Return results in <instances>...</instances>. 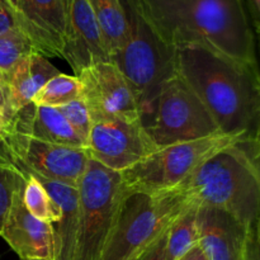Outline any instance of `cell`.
I'll use <instances>...</instances> for the list:
<instances>
[{"instance_id":"7a4b0ae2","label":"cell","mask_w":260,"mask_h":260,"mask_svg":"<svg viewBox=\"0 0 260 260\" xmlns=\"http://www.w3.org/2000/svg\"><path fill=\"white\" fill-rule=\"evenodd\" d=\"M177 74L207 108L220 132L246 144L260 127V69L202 47L175 50Z\"/></svg>"},{"instance_id":"4fadbf2b","label":"cell","mask_w":260,"mask_h":260,"mask_svg":"<svg viewBox=\"0 0 260 260\" xmlns=\"http://www.w3.org/2000/svg\"><path fill=\"white\" fill-rule=\"evenodd\" d=\"M198 245L208 260H245L253 231L222 210L198 207Z\"/></svg>"},{"instance_id":"d6a6232c","label":"cell","mask_w":260,"mask_h":260,"mask_svg":"<svg viewBox=\"0 0 260 260\" xmlns=\"http://www.w3.org/2000/svg\"><path fill=\"white\" fill-rule=\"evenodd\" d=\"M255 40H256V47H258V55H256V57H258V65L260 69V32L255 33Z\"/></svg>"},{"instance_id":"8992f818","label":"cell","mask_w":260,"mask_h":260,"mask_svg":"<svg viewBox=\"0 0 260 260\" xmlns=\"http://www.w3.org/2000/svg\"><path fill=\"white\" fill-rule=\"evenodd\" d=\"M234 137L216 134L205 139L160 147L121 173L124 193L161 194L189 179L196 170L222 150L238 145Z\"/></svg>"},{"instance_id":"3957f363","label":"cell","mask_w":260,"mask_h":260,"mask_svg":"<svg viewBox=\"0 0 260 260\" xmlns=\"http://www.w3.org/2000/svg\"><path fill=\"white\" fill-rule=\"evenodd\" d=\"M196 207L222 210L254 230L260 217V179L239 145L228 147L170 190Z\"/></svg>"},{"instance_id":"cb8c5ba5","label":"cell","mask_w":260,"mask_h":260,"mask_svg":"<svg viewBox=\"0 0 260 260\" xmlns=\"http://www.w3.org/2000/svg\"><path fill=\"white\" fill-rule=\"evenodd\" d=\"M23 180L24 177L17 168L0 160V233L12 207L15 190Z\"/></svg>"},{"instance_id":"f546056e","label":"cell","mask_w":260,"mask_h":260,"mask_svg":"<svg viewBox=\"0 0 260 260\" xmlns=\"http://www.w3.org/2000/svg\"><path fill=\"white\" fill-rule=\"evenodd\" d=\"M244 3L253 22L254 30L255 33L260 32V0H244Z\"/></svg>"},{"instance_id":"603a6c76","label":"cell","mask_w":260,"mask_h":260,"mask_svg":"<svg viewBox=\"0 0 260 260\" xmlns=\"http://www.w3.org/2000/svg\"><path fill=\"white\" fill-rule=\"evenodd\" d=\"M37 52L32 41L20 28L0 35V73L7 81L8 75L24 57Z\"/></svg>"},{"instance_id":"8fae6325","label":"cell","mask_w":260,"mask_h":260,"mask_svg":"<svg viewBox=\"0 0 260 260\" xmlns=\"http://www.w3.org/2000/svg\"><path fill=\"white\" fill-rule=\"evenodd\" d=\"M90 159L117 173H123L157 150L142 121L94 122L86 144Z\"/></svg>"},{"instance_id":"e0dca14e","label":"cell","mask_w":260,"mask_h":260,"mask_svg":"<svg viewBox=\"0 0 260 260\" xmlns=\"http://www.w3.org/2000/svg\"><path fill=\"white\" fill-rule=\"evenodd\" d=\"M29 174V173H28ZM35 175L60 210V220L53 223V260H74L79 228L78 187Z\"/></svg>"},{"instance_id":"74e56055","label":"cell","mask_w":260,"mask_h":260,"mask_svg":"<svg viewBox=\"0 0 260 260\" xmlns=\"http://www.w3.org/2000/svg\"><path fill=\"white\" fill-rule=\"evenodd\" d=\"M0 142H2V135H0Z\"/></svg>"},{"instance_id":"7402d4cb","label":"cell","mask_w":260,"mask_h":260,"mask_svg":"<svg viewBox=\"0 0 260 260\" xmlns=\"http://www.w3.org/2000/svg\"><path fill=\"white\" fill-rule=\"evenodd\" d=\"M81 98L80 81L75 75L60 73L51 79L37 93L33 104L58 108Z\"/></svg>"},{"instance_id":"e575fe53","label":"cell","mask_w":260,"mask_h":260,"mask_svg":"<svg viewBox=\"0 0 260 260\" xmlns=\"http://www.w3.org/2000/svg\"><path fill=\"white\" fill-rule=\"evenodd\" d=\"M7 3H8V4L10 5V7L13 8V9H14V12L17 13V5H18V0H7Z\"/></svg>"},{"instance_id":"4dcf8cb0","label":"cell","mask_w":260,"mask_h":260,"mask_svg":"<svg viewBox=\"0 0 260 260\" xmlns=\"http://www.w3.org/2000/svg\"><path fill=\"white\" fill-rule=\"evenodd\" d=\"M245 260H260V240L255 236L253 231L250 241H249L248 253H246Z\"/></svg>"},{"instance_id":"d590c367","label":"cell","mask_w":260,"mask_h":260,"mask_svg":"<svg viewBox=\"0 0 260 260\" xmlns=\"http://www.w3.org/2000/svg\"><path fill=\"white\" fill-rule=\"evenodd\" d=\"M0 81H5V78H4V75H3L2 73H0Z\"/></svg>"},{"instance_id":"d6986e66","label":"cell","mask_w":260,"mask_h":260,"mask_svg":"<svg viewBox=\"0 0 260 260\" xmlns=\"http://www.w3.org/2000/svg\"><path fill=\"white\" fill-rule=\"evenodd\" d=\"M111 61L126 43L127 22L121 0H89Z\"/></svg>"},{"instance_id":"f1b7e54d","label":"cell","mask_w":260,"mask_h":260,"mask_svg":"<svg viewBox=\"0 0 260 260\" xmlns=\"http://www.w3.org/2000/svg\"><path fill=\"white\" fill-rule=\"evenodd\" d=\"M165 245H167V233L159 239L155 244H152L139 260H167L165 258Z\"/></svg>"},{"instance_id":"9c48e42d","label":"cell","mask_w":260,"mask_h":260,"mask_svg":"<svg viewBox=\"0 0 260 260\" xmlns=\"http://www.w3.org/2000/svg\"><path fill=\"white\" fill-rule=\"evenodd\" d=\"M0 160L12 164L19 172L78 187L90 155L83 147L48 144L10 129L2 137Z\"/></svg>"},{"instance_id":"5bb4252c","label":"cell","mask_w":260,"mask_h":260,"mask_svg":"<svg viewBox=\"0 0 260 260\" xmlns=\"http://www.w3.org/2000/svg\"><path fill=\"white\" fill-rule=\"evenodd\" d=\"M24 180L15 190L0 236L20 259L53 260V226L33 217L23 203Z\"/></svg>"},{"instance_id":"484cf974","label":"cell","mask_w":260,"mask_h":260,"mask_svg":"<svg viewBox=\"0 0 260 260\" xmlns=\"http://www.w3.org/2000/svg\"><path fill=\"white\" fill-rule=\"evenodd\" d=\"M15 112L10 103L9 91L5 81H0V135H5L9 131L13 121H14Z\"/></svg>"},{"instance_id":"83f0119b","label":"cell","mask_w":260,"mask_h":260,"mask_svg":"<svg viewBox=\"0 0 260 260\" xmlns=\"http://www.w3.org/2000/svg\"><path fill=\"white\" fill-rule=\"evenodd\" d=\"M241 149L244 150L248 157L250 159L251 164L255 168L256 173L259 175L260 179V127L256 132L255 137H254L251 141L246 142V144H238Z\"/></svg>"},{"instance_id":"30bf717a","label":"cell","mask_w":260,"mask_h":260,"mask_svg":"<svg viewBox=\"0 0 260 260\" xmlns=\"http://www.w3.org/2000/svg\"><path fill=\"white\" fill-rule=\"evenodd\" d=\"M81 99L94 122L142 121L141 111L131 84L112 61L94 63L81 70Z\"/></svg>"},{"instance_id":"7c38bea8","label":"cell","mask_w":260,"mask_h":260,"mask_svg":"<svg viewBox=\"0 0 260 260\" xmlns=\"http://www.w3.org/2000/svg\"><path fill=\"white\" fill-rule=\"evenodd\" d=\"M71 3L73 0H18V24L41 55L62 56L70 27Z\"/></svg>"},{"instance_id":"5b68a950","label":"cell","mask_w":260,"mask_h":260,"mask_svg":"<svg viewBox=\"0 0 260 260\" xmlns=\"http://www.w3.org/2000/svg\"><path fill=\"white\" fill-rule=\"evenodd\" d=\"M188 207L173 192L155 196L124 193L101 260H139Z\"/></svg>"},{"instance_id":"6da1fadb","label":"cell","mask_w":260,"mask_h":260,"mask_svg":"<svg viewBox=\"0 0 260 260\" xmlns=\"http://www.w3.org/2000/svg\"><path fill=\"white\" fill-rule=\"evenodd\" d=\"M145 14L172 50L202 47L258 63L255 30L244 0H141Z\"/></svg>"},{"instance_id":"277c9868","label":"cell","mask_w":260,"mask_h":260,"mask_svg":"<svg viewBox=\"0 0 260 260\" xmlns=\"http://www.w3.org/2000/svg\"><path fill=\"white\" fill-rule=\"evenodd\" d=\"M127 22L126 43L112 60L135 91L142 121L162 84L177 74L175 51L162 43L145 14L141 0H121Z\"/></svg>"},{"instance_id":"4316f807","label":"cell","mask_w":260,"mask_h":260,"mask_svg":"<svg viewBox=\"0 0 260 260\" xmlns=\"http://www.w3.org/2000/svg\"><path fill=\"white\" fill-rule=\"evenodd\" d=\"M14 28H19L17 13L7 3V0H0V35Z\"/></svg>"},{"instance_id":"9a60e30c","label":"cell","mask_w":260,"mask_h":260,"mask_svg":"<svg viewBox=\"0 0 260 260\" xmlns=\"http://www.w3.org/2000/svg\"><path fill=\"white\" fill-rule=\"evenodd\" d=\"M61 57L78 75L88 66L111 61L89 0H73L68 41Z\"/></svg>"},{"instance_id":"8d00e7d4","label":"cell","mask_w":260,"mask_h":260,"mask_svg":"<svg viewBox=\"0 0 260 260\" xmlns=\"http://www.w3.org/2000/svg\"><path fill=\"white\" fill-rule=\"evenodd\" d=\"M20 260H47V259H20Z\"/></svg>"},{"instance_id":"ffe728a7","label":"cell","mask_w":260,"mask_h":260,"mask_svg":"<svg viewBox=\"0 0 260 260\" xmlns=\"http://www.w3.org/2000/svg\"><path fill=\"white\" fill-rule=\"evenodd\" d=\"M198 207L189 206L172 222L167 231L165 258L180 260L200 243L197 223Z\"/></svg>"},{"instance_id":"836d02e7","label":"cell","mask_w":260,"mask_h":260,"mask_svg":"<svg viewBox=\"0 0 260 260\" xmlns=\"http://www.w3.org/2000/svg\"><path fill=\"white\" fill-rule=\"evenodd\" d=\"M254 234H255V236H256V238H258L259 240H260V217H259L258 222H256V225H255V229H254Z\"/></svg>"},{"instance_id":"ac0fdd59","label":"cell","mask_w":260,"mask_h":260,"mask_svg":"<svg viewBox=\"0 0 260 260\" xmlns=\"http://www.w3.org/2000/svg\"><path fill=\"white\" fill-rule=\"evenodd\" d=\"M61 71L40 52H32L23 58L7 78L10 103L14 112L33 103V99L46 83Z\"/></svg>"},{"instance_id":"52a82bcc","label":"cell","mask_w":260,"mask_h":260,"mask_svg":"<svg viewBox=\"0 0 260 260\" xmlns=\"http://www.w3.org/2000/svg\"><path fill=\"white\" fill-rule=\"evenodd\" d=\"M78 192L79 228L74 260H101L124 197L121 173L90 159Z\"/></svg>"},{"instance_id":"44dd1931","label":"cell","mask_w":260,"mask_h":260,"mask_svg":"<svg viewBox=\"0 0 260 260\" xmlns=\"http://www.w3.org/2000/svg\"><path fill=\"white\" fill-rule=\"evenodd\" d=\"M24 177L23 188V203L33 217L48 223H55L60 220V210L55 201L51 198L40 180L32 174L20 172Z\"/></svg>"},{"instance_id":"d4e9b609","label":"cell","mask_w":260,"mask_h":260,"mask_svg":"<svg viewBox=\"0 0 260 260\" xmlns=\"http://www.w3.org/2000/svg\"><path fill=\"white\" fill-rule=\"evenodd\" d=\"M57 109L65 117L66 121L70 123L74 131L85 141V144H88L89 134H90L91 126H93V119H91L83 99H76L71 103L58 107Z\"/></svg>"},{"instance_id":"ba28073f","label":"cell","mask_w":260,"mask_h":260,"mask_svg":"<svg viewBox=\"0 0 260 260\" xmlns=\"http://www.w3.org/2000/svg\"><path fill=\"white\" fill-rule=\"evenodd\" d=\"M142 123L157 149L220 134L210 112L178 74L162 84Z\"/></svg>"},{"instance_id":"2e32d148","label":"cell","mask_w":260,"mask_h":260,"mask_svg":"<svg viewBox=\"0 0 260 260\" xmlns=\"http://www.w3.org/2000/svg\"><path fill=\"white\" fill-rule=\"evenodd\" d=\"M10 129L29 135L48 144L86 149L85 141L74 131L60 111L52 107L30 103L17 112L9 131Z\"/></svg>"},{"instance_id":"1f68e13d","label":"cell","mask_w":260,"mask_h":260,"mask_svg":"<svg viewBox=\"0 0 260 260\" xmlns=\"http://www.w3.org/2000/svg\"><path fill=\"white\" fill-rule=\"evenodd\" d=\"M180 260H208L207 256L205 255L203 250L201 249L200 245H197L196 248H193L192 250L188 251L184 256Z\"/></svg>"}]
</instances>
